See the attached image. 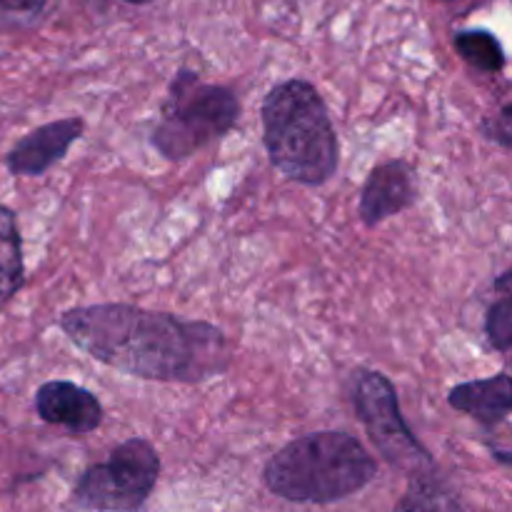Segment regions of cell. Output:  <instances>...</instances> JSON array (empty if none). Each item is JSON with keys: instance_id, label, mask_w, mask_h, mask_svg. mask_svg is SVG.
Instances as JSON below:
<instances>
[{"instance_id": "7", "label": "cell", "mask_w": 512, "mask_h": 512, "mask_svg": "<svg viewBox=\"0 0 512 512\" xmlns=\"http://www.w3.org/2000/svg\"><path fill=\"white\" fill-rule=\"evenodd\" d=\"M415 195H418V180L408 160H390L378 165L368 175L360 193V218L368 228H373L410 208Z\"/></svg>"}, {"instance_id": "11", "label": "cell", "mask_w": 512, "mask_h": 512, "mask_svg": "<svg viewBox=\"0 0 512 512\" xmlns=\"http://www.w3.org/2000/svg\"><path fill=\"white\" fill-rule=\"evenodd\" d=\"M25 278L23 243H20L15 213L0 205V308L15 298Z\"/></svg>"}, {"instance_id": "5", "label": "cell", "mask_w": 512, "mask_h": 512, "mask_svg": "<svg viewBox=\"0 0 512 512\" xmlns=\"http://www.w3.org/2000/svg\"><path fill=\"white\" fill-rule=\"evenodd\" d=\"M160 475L153 443L130 438L105 463L90 465L73 490V505L90 512H135L145 505Z\"/></svg>"}, {"instance_id": "10", "label": "cell", "mask_w": 512, "mask_h": 512, "mask_svg": "<svg viewBox=\"0 0 512 512\" xmlns=\"http://www.w3.org/2000/svg\"><path fill=\"white\" fill-rule=\"evenodd\" d=\"M448 403L460 413L478 420L483 428L495 430L508 420L512 410V385L508 370L493 375V378L455 385L448 393Z\"/></svg>"}, {"instance_id": "12", "label": "cell", "mask_w": 512, "mask_h": 512, "mask_svg": "<svg viewBox=\"0 0 512 512\" xmlns=\"http://www.w3.org/2000/svg\"><path fill=\"white\" fill-rule=\"evenodd\" d=\"M393 512H468L455 498L453 490L435 478V473L410 478L408 490L398 500Z\"/></svg>"}, {"instance_id": "17", "label": "cell", "mask_w": 512, "mask_h": 512, "mask_svg": "<svg viewBox=\"0 0 512 512\" xmlns=\"http://www.w3.org/2000/svg\"><path fill=\"white\" fill-rule=\"evenodd\" d=\"M123 3H133V5H143V3H150V0H123Z\"/></svg>"}, {"instance_id": "15", "label": "cell", "mask_w": 512, "mask_h": 512, "mask_svg": "<svg viewBox=\"0 0 512 512\" xmlns=\"http://www.w3.org/2000/svg\"><path fill=\"white\" fill-rule=\"evenodd\" d=\"M48 0H0V20L3 23H18L30 20L43 13Z\"/></svg>"}, {"instance_id": "9", "label": "cell", "mask_w": 512, "mask_h": 512, "mask_svg": "<svg viewBox=\"0 0 512 512\" xmlns=\"http://www.w3.org/2000/svg\"><path fill=\"white\" fill-rule=\"evenodd\" d=\"M38 418L48 425L70 430L75 435L93 433L103 423V405L90 390L70 380H50L35 393Z\"/></svg>"}, {"instance_id": "2", "label": "cell", "mask_w": 512, "mask_h": 512, "mask_svg": "<svg viewBox=\"0 0 512 512\" xmlns=\"http://www.w3.org/2000/svg\"><path fill=\"white\" fill-rule=\"evenodd\" d=\"M263 143L285 178L323 185L338 173V135L328 105L308 80H285L263 100Z\"/></svg>"}, {"instance_id": "4", "label": "cell", "mask_w": 512, "mask_h": 512, "mask_svg": "<svg viewBox=\"0 0 512 512\" xmlns=\"http://www.w3.org/2000/svg\"><path fill=\"white\" fill-rule=\"evenodd\" d=\"M240 103L223 85L200 83L198 75L180 70L170 83L168 100L153 130V148L168 160H185L238 123Z\"/></svg>"}, {"instance_id": "3", "label": "cell", "mask_w": 512, "mask_h": 512, "mask_svg": "<svg viewBox=\"0 0 512 512\" xmlns=\"http://www.w3.org/2000/svg\"><path fill=\"white\" fill-rule=\"evenodd\" d=\"M378 463L355 435L320 430L285 445L265 465V488L290 503L328 505L373 483Z\"/></svg>"}, {"instance_id": "13", "label": "cell", "mask_w": 512, "mask_h": 512, "mask_svg": "<svg viewBox=\"0 0 512 512\" xmlns=\"http://www.w3.org/2000/svg\"><path fill=\"white\" fill-rule=\"evenodd\" d=\"M455 50L483 73H500L505 68V50L490 30H463L455 35Z\"/></svg>"}, {"instance_id": "6", "label": "cell", "mask_w": 512, "mask_h": 512, "mask_svg": "<svg viewBox=\"0 0 512 512\" xmlns=\"http://www.w3.org/2000/svg\"><path fill=\"white\" fill-rule=\"evenodd\" d=\"M353 405L378 453L410 478L435 473L433 455L423 448L400 413L393 383L378 370H358L353 380Z\"/></svg>"}, {"instance_id": "14", "label": "cell", "mask_w": 512, "mask_h": 512, "mask_svg": "<svg viewBox=\"0 0 512 512\" xmlns=\"http://www.w3.org/2000/svg\"><path fill=\"white\" fill-rule=\"evenodd\" d=\"M498 290V300L488 308V318H485V335H488L490 345L500 353H508L512 345V295H510V270H505L495 283Z\"/></svg>"}, {"instance_id": "1", "label": "cell", "mask_w": 512, "mask_h": 512, "mask_svg": "<svg viewBox=\"0 0 512 512\" xmlns=\"http://www.w3.org/2000/svg\"><path fill=\"white\" fill-rule=\"evenodd\" d=\"M60 330L98 363L160 383H205L233 360L228 338L215 325L138 305L70 308L60 315Z\"/></svg>"}, {"instance_id": "8", "label": "cell", "mask_w": 512, "mask_h": 512, "mask_svg": "<svg viewBox=\"0 0 512 512\" xmlns=\"http://www.w3.org/2000/svg\"><path fill=\"white\" fill-rule=\"evenodd\" d=\"M83 128L85 123L80 118H63L40 125L10 148L5 165H8L10 173L20 175V178H25V175L38 178L65 158L70 145L83 135Z\"/></svg>"}, {"instance_id": "16", "label": "cell", "mask_w": 512, "mask_h": 512, "mask_svg": "<svg viewBox=\"0 0 512 512\" xmlns=\"http://www.w3.org/2000/svg\"><path fill=\"white\" fill-rule=\"evenodd\" d=\"M510 123H512V105L505 103L503 108H500V113L495 115V118H488L483 123V133L485 138L495 140V143H500L503 148H510L512 143V130H510Z\"/></svg>"}]
</instances>
